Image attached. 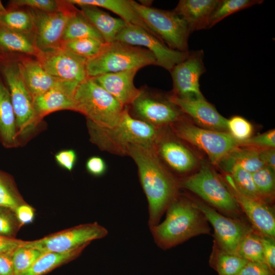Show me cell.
Instances as JSON below:
<instances>
[{
    "label": "cell",
    "mask_w": 275,
    "mask_h": 275,
    "mask_svg": "<svg viewBox=\"0 0 275 275\" xmlns=\"http://www.w3.org/2000/svg\"><path fill=\"white\" fill-rule=\"evenodd\" d=\"M138 168L141 183L148 202L149 225L158 224L163 212L175 199L176 184L164 169L154 146H132L128 150Z\"/></svg>",
    "instance_id": "1"
},
{
    "label": "cell",
    "mask_w": 275,
    "mask_h": 275,
    "mask_svg": "<svg viewBox=\"0 0 275 275\" xmlns=\"http://www.w3.org/2000/svg\"><path fill=\"white\" fill-rule=\"evenodd\" d=\"M165 219L150 227L154 241L162 249L176 246L194 236L208 234L207 219L195 203L175 199L167 209Z\"/></svg>",
    "instance_id": "2"
},
{
    "label": "cell",
    "mask_w": 275,
    "mask_h": 275,
    "mask_svg": "<svg viewBox=\"0 0 275 275\" xmlns=\"http://www.w3.org/2000/svg\"><path fill=\"white\" fill-rule=\"evenodd\" d=\"M87 122L91 142L101 149L117 154H127L132 146H155L158 137L155 127L132 117L128 107L118 122L111 127H99L89 121Z\"/></svg>",
    "instance_id": "3"
},
{
    "label": "cell",
    "mask_w": 275,
    "mask_h": 275,
    "mask_svg": "<svg viewBox=\"0 0 275 275\" xmlns=\"http://www.w3.org/2000/svg\"><path fill=\"white\" fill-rule=\"evenodd\" d=\"M151 65H156L154 54L148 49L115 41L106 43L103 49L95 57L87 59L88 77L109 73L130 70H139Z\"/></svg>",
    "instance_id": "4"
},
{
    "label": "cell",
    "mask_w": 275,
    "mask_h": 275,
    "mask_svg": "<svg viewBox=\"0 0 275 275\" xmlns=\"http://www.w3.org/2000/svg\"><path fill=\"white\" fill-rule=\"evenodd\" d=\"M76 112L102 127H111L120 119L126 107L93 78L80 83L73 96Z\"/></svg>",
    "instance_id": "5"
},
{
    "label": "cell",
    "mask_w": 275,
    "mask_h": 275,
    "mask_svg": "<svg viewBox=\"0 0 275 275\" xmlns=\"http://www.w3.org/2000/svg\"><path fill=\"white\" fill-rule=\"evenodd\" d=\"M131 5L151 33L169 48L188 51V40L191 33L185 20L175 11L165 10L143 6L130 0Z\"/></svg>",
    "instance_id": "6"
},
{
    "label": "cell",
    "mask_w": 275,
    "mask_h": 275,
    "mask_svg": "<svg viewBox=\"0 0 275 275\" xmlns=\"http://www.w3.org/2000/svg\"><path fill=\"white\" fill-rule=\"evenodd\" d=\"M0 72L11 96L18 136L26 134L39 122L33 104V97L28 89L17 58L0 61Z\"/></svg>",
    "instance_id": "7"
},
{
    "label": "cell",
    "mask_w": 275,
    "mask_h": 275,
    "mask_svg": "<svg viewBox=\"0 0 275 275\" xmlns=\"http://www.w3.org/2000/svg\"><path fill=\"white\" fill-rule=\"evenodd\" d=\"M181 185L223 211L228 213L238 211L239 205L228 185L205 164H202L198 172L184 180Z\"/></svg>",
    "instance_id": "8"
},
{
    "label": "cell",
    "mask_w": 275,
    "mask_h": 275,
    "mask_svg": "<svg viewBox=\"0 0 275 275\" xmlns=\"http://www.w3.org/2000/svg\"><path fill=\"white\" fill-rule=\"evenodd\" d=\"M108 233L105 228L96 222L81 224L28 241L26 246L43 253H64L86 246L94 240L102 238Z\"/></svg>",
    "instance_id": "9"
},
{
    "label": "cell",
    "mask_w": 275,
    "mask_h": 275,
    "mask_svg": "<svg viewBox=\"0 0 275 275\" xmlns=\"http://www.w3.org/2000/svg\"><path fill=\"white\" fill-rule=\"evenodd\" d=\"M176 133L181 139L203 151L214 164L219 163L240 146L239 142L228 132L204 129L188 124L178 127Z\"/></svg>",
    "instance_id": "10"
},
{
    "label": "cell",
    "mask_w": 275,
    "mask_h": 275,
    "mask_svg": "<svg viewBox=\"0 0 275 275\" xmlns=\"http://www.w3.org/2000/svg\"><path fill=\"white\" fill-rule=\"evenodd\" d=\"M35 58L48 73L61 80L79 84L88 78L87 59L63 46L40 50Z\"/></svg>",
    "instance_id": "11"
},
{
    "label": "cell",
    "mask_w": 275,
    "mask_h": 275,
    "mask_svg": "<svg viewBox=\"0 0 275 275\" xmlns=\"http://www.w3.org/2000/svg\"><path fill=\"white\" fill-rule=\"evenodd\" d=\"M116 41L148 49L154 54L156 65L170 72L185 58L188 51L173 50L144 28L127 23L118 34Z\"/></svg>",
    "instance_id": "12"
},
{
    "label": "cell",
    "mask_w": 275,
    "mask_h": 275,
    "mask_svg": "<svg viewBox=\"0 0 275 275\" xmlns=\"http://www.w3.org/2000/svg\"><path fill=\"white\" fill-rule=\"evenodd\" d=\"M202 50L188 51L187 56L170 71L173 94L184 99L204 98L200 88V78L206 71Z\"/></svg>",
    "instance_id": "13"
},
{
    "label": "cell",
    "mask_w": 275,
    "mask_h": 275,
    "mask_svg": "<svg viewBox=\"0 0 275 275\" xmlns=\"http://www.w3.org/2000/svg\"><path fill=\"white\" fill-rule=\"evenodd\" d=\"M68 3L65 9L59 12H43L32 10L35 17L34 40L39 50L61 46L66 24L78 10L75 5Z\"/></svg>",
    "instance_id": "14"
},
{
    "label": "cell",
    "mask_w": 275,
    "mask_h": 275,
    "mask_svg": "<svg viewBox=\"0 0 275 275\" xmlns=\"http://www.w3.org/2000/svg\"><path fill=\"white\" fill-rule=\"evenodd\" d=\"M195 204L213 226L217 245L227 252L238 254L240 241L251 229L239 221L223 216L204 203L196 202Z\"/></svg>",
    "instance_id": "15"
},
{
    "label": "cell",
    "mask_w": 275,
    "mask_h": 275,
    "mask_svg": "<svg viewBox=\"0 0 275 275\" xmlns=\"http://www.w3.org/2000/svg\"><path fill=\"white\" fill-rule=\"evenodd\" d=\"M131 105L138 116L153 125L173 123L184 114L170 97L162 98L143 89Z\"/></svg>",
    "instance_id": "16"
},
{
    "label": "cell",
    "mask_w": 275,
    "mask_h": 275,
    "mask_svg": "<svg viewBox=\"0 0 275 275\" xmlns=\"http://www.w3.org/2000/svg\"><path fill=\"white\" fill-rule=\"evenodd\" d=\"M228 187L237 204L260 235L274 238L275 218L271 209L264 201L248 197L236 187L230 175L226 176Z\"/></svg>",
    "instance_id": "17"
},
{
    "label": "cell",
    "mask_w": 275,
    "mask_h": 275,
    "mask_svg": "<svg viewBox=\"0 0 275 275\" xmlns=\"http://www.w3.org/2000/svg\"><path fill=\"white\" fill-rule=\"evenodd\" d=\"M172 102L190 117L201 128L228 132L227 120L205 98L184 99L173 95L169 96Z\"/></svg>",
    "instance_id": "18"
},
{
    "label": "cell",
    "mask_w": 275,
    "mask_h": 275,
    "mask_svg": "<svg viewBox=\"0 0 275 275\" xmlns=\"http://www.w3.org/2000/svg\"><path fill=\"white\" fill-rule=\"evenodd\" d=\"M17 59L24 82L33 98L52 89L75 83L53 77L34 57L22 56Z\"/></svg>",
    "instance_id": "19"
},
{
    "label": "cell",
    "mask_w": 275,
    "mask_h": 275,
    "mask_svg": "<svg viewBox=\"0 0 275 275\" xmlns=\"http://www.w3.org/2000/svg\"><path fill=\"white\" fill-rule=\"evenodd\" d=\"M138 71L134 69L106 73L92 78L124 106L128 107L141 93V89L134 85V78Z\"/></svg>",
    "instance_id": "20"
},
{
    "label": "cell",
    "mask_w": 275,
    "mask_h": 275,
    "mask_svg": "<svg viewBox=\"0 0 275 275\" xmlns=\"http://www.w3.org/2000/svg\"><path fill=\"white\" fill-rule=\"evenodd\" d=\"M79 84L52 89L33 98L34 109L40 121L47 115L56 111L68 109L75 111L73 96Z\"/></svg>",
    "instance_id": "21"
},
{
    "label": "cell",
    "mask_w": 275,
    "mask_h": 275,
    "mask_svg": "<svg viewBox=\"0 0 275 275\" xmlns=\"http://www.w3.org/2000/svg\"><path fill=\"white\" fill-rule=\"evenodd\" d=\"M220 0H180L174 10L187 24L191 33L210 28L211 15Z\"/></svg>",
    "instance_id": "22"
},
{
    "label": "cell",
    "mask_w": 275,
    "mask_h": 275,
    "mask_svg": "<svg viewBox=\"0 0 275 275\" xmlns=\"http://www.w3.org/2000/svg\"><path fill=\"white\" fill-rule=\"evenodd\" d=\"M0 141L7 148L19 144L16 118L10 94L0 72Z\"/></svg>",
    "instance_id": "23"
},
{
    "label": "cell",
    "mask_w": 275,
    "mask_h": 275,
    "mask_svg": "<svg viewBox=\"0 0 275 275\" xmlns=\"http://www.w3.org/2000/svg\"><path fill=\"white\" fill-rule=\"evenodd\" d=\"M39 50L34 37L0 26V56L5 59L22 56L36 58Z\"/></svg>",
    "instance_id": "24"
},
{
    "label": "cell",
    "mask_w": 275,
    "mask_h": 275,
    "mask_svg": "<svg viewBox=\"0 0 275 275\" xmlns=\"http://www.w3.org/2000/svg\"><path fill=\"white\" fill-rule=\"evenodd\" d=\"M84 16L99 32L106 43L116 41V38L124 28L126 23L120 18H115L107 13L93 6H80Z\"/></svg>",
    "instance_id": "25"
},
{
    "label": "cell",
    "mask_w": 275,
    "mask_h": 275,
    "mask_svg": "<svg viewBox=\"0 0 275 275\" xmlns=\"http://www.w3.org/2000/svg\"><path fill=\"white\" fill-rule=\"evenodd\" d=\"M158 151L164 160L178 172L189 171L197 162L196 157L188 149L174 141L167 140L161 142Z\"/></svg>",
    "instance_id": "26"
},
{
    "label": "cell",
    "mask_w": 275,
    "mask_h": 275,
    "mask_svg": "<svg viewBox=\"0 0 275 275\" xmlns=\"http://www.w3.org/2000/svg\"><path fill=\"white\" fill-rule=\"evenodd\" d=\"M67 1L70 4L79 7L93 6L107 9L117 14L126 23L141 26L152 34L133 10L130 0H67Z\"/></svg>",
    "instance_id": "27"
},
{
    "label": "cell",
    "mask_w": 275,
    "mask_h": 275,
    "mask_svg": "<svg viewBox=\"0 0 275 275\" xmlns=\"http://www.w3.org/2000/svg\"><path fill=\"white\" fill-rule=\"evenodd\" d=\"M86 247L81 246L64 253H44L21 275H44L57 267L75 259Z\"/></svg>",
    "instance_id": "28"
},
{
    "label": "cell",
    "mask_w": 275,
    "mask_h": 275,
    "mask_svg": "<svg viewBox=\"0 0 275 275\" xmlns=\"http://www.w3.org/2000/svg\"><path fill=\"white\" fill-rule=\"evenodd\" d=\"M259 150L252 147H238L229 153L220 163L225 171L240 167L253 173L265 166L259 156Z\"/></svg>",
    "instance_id": "29"
},
{
    "label": "cell",
    "mask_w": 275,
    "mask_h": 275,
    "mask_svg": "<svg viewBox=\"0 0 275 275\" xmlns=\"http://www.w3.org/2000/svg\"><path fill=\"white\" fill-rule=\"evenodd\" d=\"M0 26L34 37L35 17L33 11L9 8L2 14Z\"/></svg>",
    "instance_id": "30"
},
{
    "label": "cell",
    "mask_w": 275,
    "mask_h": 275,
    "mask_svg": "<svg viewBox=\"0 0 275 275\" xmlns=\"http://www.w3.org/2000/svg\"><path fill=\"white\" fill-rule=\"evenodd\" d=\"M86 38H95L105 42L99 32L78 9L70 17L66 24L62 42Z\"/></svg>",
    "instance_id": "31"
},
{
    "label": "cell",
    "mask_w": 275,
    "mask_h": 275,
    "mask_svg": "<svg viewBox=\"0 0 275 275\" xmlns=\"http://www.w3.org/2000/svg\"><path fill=\"white\" fill-rule=\"evenodd\" d=\"M248 262L238 254L227 252L216 244L210 256L209 264L218 275H237Z\"/></svg>",
    "instance_id": "32"
},
{
    "label": "cell",
    "mask_w": 275,
    "mask_h": 275,
    "mask_svg": "<svg viewBox=\"0 0 275 275\" xmlns=\"http://www.w3.org/2000/svg\"><path fill=\"white\" fill-rule=\"evenodd\" d=\"M237 253L248 261L265 263L261 235L250 230L240 241Z\"/></svg>",
    "instance_id": "33"
},
{
    "label": "cell",
    "mask_w": 275,
    "mask_h": 275,
    "mask_svg": "<svg viewBox=\"0 0 275 275\" xmlns=\"http://www.w3.org/2000/svg\"><path fill=\"white\" fill-rule=\"evenodd\" d=\"M263 2L261 0H220L211 15L210 28L233 13Z\"/></svg>",
    "instance_id": "34"
},
{
    "label": "cell",
    "mask_w": 275,
    "mask_h": 275,
    "mask_svg": "<svg viewBox=\"0 0 275 275\" xmlns=\"http://www.w3.org/2000/svg\"><path fill=\"white\" fill-rule=\"evenodd\" d=\"M106 44L97 39L86 38L62 42L61 46L87 60L98 54Z\"/></svg>",
    "instance_id": "35"
},
{
    "label": "cell",
    "mask_w": 275,
    "mask_h": 275,
    "mask_svg": "<svg viewBox=\"0 0 275 275\" xmlns=\"http://www.w3.org/2000/svg\"><path fill=\"white\" fill-rule=\"evenodd\" d=\"M25 244L17 248L12 253L14 275H21L44 253Z\"/></svg>",
    "instance_id": "36"
},
{
    "label": "cell",
    "mask_w": 275,
    "mask_h": 275,
    "mask_svg": "<svg viewBox=\"0 0 275 275\" xmlns=\"http://www.w3.org/2000/svg\"><path fill=\"white\" fill-rule=\"evenodd\" d=\"M228 173L241 193L252 198L264 201L257 190L251 173L238 166L231 168Z\"/></svg>",
    "instance_id": "37"
},
{
    "label": "cell",
    "mask_w": 275,
    "mask_h": 275,
    "mask_svg": "<svg viewBox=\"0 0 275 275\" xmlns=\"http://www.w3.org/2000/svg\"><path fill=\"white\" fill-rule=\"evenodd\" d=\"M68 5L67 0H14L10 2L9 8L26 7L40 12H55L65 9Z\"/></svg>",
    "instance_id": "38"
},
{
    "label": "cell",
    "mask_w": 275,
    "mask_h": 275,
    "mask_svg": "<svg viewBox=\"0 0 275 275\" xmlns=\"http://www.w3.org/2000/svg\"><path fill=\"white\" fill-rule=\"evenodd\" d=\"M22 203L24 202L17 194L10 178L0 171V207L15 212Z\"/></svg>",
    "instance_id": "39"
},
{
    "label": "cell",
    "mask_w": 275,
    "mask_h": 275,
    "mask_svg": "<svg viewBox=\"0 0 275 275\" xmlns=\"http://www.w3.org/2000/svg\"><path fill=\"white\" fill-rule=\"evenodd\" d=\"M252 174L255 184L262 199L264 200L265 198L272 196L275 186L274 170L264 166Z\"/></svg>",
    "instance_id": "40"
},
{
    "label": "cell",
    "mask_w": 275,
    "mask_h": 275,
    "mask_svg": "<svg viewBox=\"0 0 275 275\" xmlns=\"http://www.w3.org/2000/svg\"><path fill=\"white\" fill-rule=\"evenodd\" d=\"M228 132L239 142L251 137L253 128L250 122L240 116H234L227 120Z\"/></svg>",
    "instance_id": "41"
},
{
    "label": "cell",
    "mask_w": 275,
    "mask_h": 275,
    "mask_svg": "<svg viewBox=\"0 0 275 275\" xmlns=\"http://www.w3.org/2000/svg\"><path fill=\"white\" fill-rule=\"evenodd\" d=\"M21 226L13 211L0 207V235L14 238Z\"/></svg>",
    "instance_id": "42"
},
{
    "label": "cell",
    "mask_w": 275,
    "mask_h": 275,
    "mask_svg": "<svg viewBox=\"0 0 275 275\" xmlns=\"http://www.w3.org/2000/svg\"><path fill=\"white\" fill-rule=\"evenodd\" d=\"M240 146H247L254 148H274L275 130L272 129L258 135L239 142Z\"/></svg>",
    "instance_id": "43"
},
{
    "label": "cell",
    "mask_w": 275,
    "mask_h": 275,
    "mask_svg": "<svg viewBox=\"0 0 275 275\" xmlns=\"http://www.w3.org/2000/svg\"><path fill=\"white\" fill-rule=\"evenodd\" d=\"M237 275H274V270L264 262L248 261Z\"/></svg>",
    "instance_id": "44"
},
{
    "label": "cell",
    "mask_w": 275,
    "mask_h": 275,
    "mask_svg": "<svg viewBox=\"0 0 275 275\" xmlns=\"http://www.w3.org/2000/svg\"><path fill=\"white\" fill-rule=\"evenodd\" d=\"M265 263L272 270L275 269L274 238L261 235Z\"/></svg>",
    "instance_id": "45"
},
{
    "label": "cell",
    "mask_w": 275,
    "mask_h": 275,
    "mask_svg": "<svg viewBox=\"0 0 275 275\" xmlns=\"http://www.w3.org/2000/svg\"><path fill=\"white\" fill-rule=\"evenodd\" d=\"M54 157L60 167L69 171L73 169L77 159L76 154L72 149L62 150L58 152Z\"/></svg>",
    "instance_id": "46"
},
{
    "label": "cell",
    "mask_w": 275,
    "mask_h": 275,
    "mask_svg": "<svg viewBox=\"0 0 275 275\" xmlns=\"http://www.w3.org/2000/svg\"><path fill=\"white\" fill-rule=\"evenodd\" d=\"M14 212L21 226L32 223L34 218V209L24 203L20 205Z\"/></svg>",
    "instance_id": "47"
},
{
    "label": "cell",
    "mask_w": 275,
    "mask_h": 275,
    "mask_svg": "<svg viewBox=\"0 0 275 275\" xmlns=\"http://www.w3.org/2000/svg\"><path fill=\"white\" fill-rule=\"evenodd\" d=\"M106 168L105 162L102 158L98 156L91 157L86 162L88 172L95 176L103 175L106 171Z\"/></svg>",
    "instance_id": "48"
},
{
    "label": "cell",
    "mask_w": 275,
    "mask_h": 275,
    "mask_svg": "<svg viewBox=\"0 0 275 275\" xmlns=\"http://www.w3.org/2000/svg\"><path fill=\"white\" fill-rule=\"evenodd\" d=\"M28 241L0 235V253L12 252Z\"/></svg>",
    "instance_id": "49"
},
{
    "label": "cell",
    "mask_w": 275,
    "mask_h": 275,
    "mask_svg": "<svg viewBox=\"0 0 275 275\" xmlns=\"http://www.w3.org/2000/svg\"><path fill=\"white\" fill-rule=\"evenodd\" d=\"M12 253H0V275H14Z\"/></svg>",
    "instance_id": "50"
},
{
    "label": "cell",
    "mask_w": 275,
    "mask_h": 275,
    "mask_svg": "<svg viewBox=\"0 0 275 275\" xmlns=\"http://www.w3.org/2000/svg\"><path fill=\"white\" fill-rule=\"evenodd\" d=\"M260 157L265 166L275 170V150L274 148L261 149L259 151Z\"/></svg>",
    "instance_id": "51"
},
{
    "label": "cell",
    "mask_w": 275,
    "mask_h": 275,
    "mask_svg": "<svg viewBox=\"0 0 275 275\" xmlns=\"http://www.w3.org/2000/svg\"><path fill=\"white\" fill-rule=\"evenodd\" d=\"M6 10V9L4 7L2 2L0 1V17L2 14Z\"/></svg>",
    "instance_id": "52"
},
{
    "label": "cell",
    "mask_w": 275,
    "mask_h": 275,
    "mask_svg": "<svg viewBox=\"0 0 275 275\" xmlns=\"http://www.w3.org/2000/svg\"><path fill=\"white\" fill-rule=\"evenodd\" d=\"M5 59L4 58L0 56V61Z\"/></svg>",
    "instance_id": "53"
}]
</instances>
